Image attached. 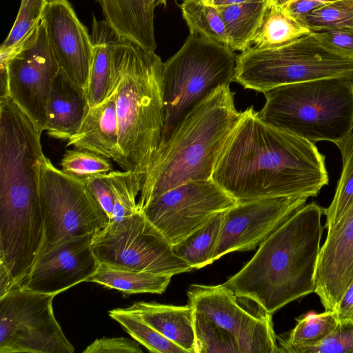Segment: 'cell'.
<instances>
[{
  "instance_id": "17",
  "label": "cell",
  "mask_w": 353,
  "mask_h": 353,
  "mask_svg": "<svg viewBox=\"0 0 353 353\" xmlns=\"http://www.w3.org/2000/svg\"><path fill=\"white\" fill-rule=\"evenodd\" d=\"M315 293L325 310H334L353 281V203L321 247Z\"/></svg>"
},
{
  "instance_id": "31",
  "label": "cell",
  "mask_w": 353,
  "mask_h": 353,
  "mask_svg": "<svg viewBox=\"0 0 353 353\" xmlns=\"http://www.w3.org/2000/svg\"><path fill=\"white\" fill-rule=\"evenodd\" d=\"M108 175L114 195V208L109 223H115L138 210L136 198L141 192L144 179L132 170L111 171Z\"/></svg>"
},
{
  "instance_id": "43",
  "label": "cell",
  "mask_w": 353,
  "mask_h": 353,
  "mask_svg": "<svg viewBox=\"0 0 353 353\" xmlns=\"http://www.w3.org/2000/svg\"><path fill=\"white\" fill-rule=\"evenodd\" d=\"M292 1V0H268V3L270 4L275 5L281 8H284Z\"/></svg>"
},
{
  "instance_id": "37",
  "label": "cell",
  "mask_w": 353,
  "mask_h": 353,
  "mask_svg": "<svg viewBox=\"0 0 353 353\" xmlns=\"http://www.w3.org/2000/svg\"><path fill=\"white\" fill-rule=\"evenodd\" d=\"M82 181L103 209L110 222L114 208V195L108 173L92 175Z\"/></svg>"
},
{
  "instance_id": "26",
  "label": "cell",
  "mask_w": 353,
  "mask_h": 353,
  "mask_svg": "<svg viewBox=\"0 0 353 353\" xmlns=\"http://www.w3.org/2000/svg\"><path fill=\"white\" fill-rule=\"evenodd\" d=\"M225 212L216 213L202 227L172 245L174 252L193 269L213 263Z\"/></svg>"
},
{
  "instance_id": "16",
  "label": "cell",
  "mask_w": 353,
  "mask_h": 353,
  "mask_svg": "<svg viewBox=\"0 0 353 353\" xmlns=\"http://www.w3.org/2000/svg\"><path fill=\"white\" fill-rule=\"evenodd\" d=\"M43 21L61 70L85 90L92 61L91 36L68 0L47 3Z\"/></svg>"
},
{
  "instance_id": "24",
  "label": "cell",
  "mask_w": 353,
  "mask_h": 353,
  "mask_svg": "<svg viewBox=\"0 0 353 353\" xmlns=\"http://www.w3.org/2000/svg\"><path fill=\"white\" fill-rule=\"evenodd\" d=\"M171 277L99 263L97 270L87 282L115 289L127 295L142 293L160 294L165 291Z\"/></svg>"
},
{
  "instance_id": "9",
  "label": "cell",
  "mask_w": 353,
  "mask_h": 353,
  "mask_svg": "<svg viewBox=\"0 0 353 353\" xmlns=\"http://www.w3.org/2000/svg\"><path fill=\"white\" fill-rule=\"evenodd\" d=\"M39 195L43 222L39 253L64 239L96 233L109 223L83 182L56 168L46 156L41 164Z\"/></svg>"
},
{
  "instance_id": "46",
  "label": "cell",
  "mask_w": 353,
  "mask_h": 353,
  "mask_svg": "<svg viewBox=\"0 0 353 353\" xmlns=\"http://www.w3.org/2000/svg\"><path fill=\"white\" fill-rule=\"evenodd\" d=\"M57 1H59V0H46L47 3H51V2Z\"/></svg>"
},
{
  "instance_id": "33",
  "label": "cell",
  "mask_w": 353,
  "mask_h": 353,
  "mask_svg": "<svg viewBox=\"0 0 353 353\" xmlns=\"http://www.w3.org/2000/svg\"><path fill=\"white\" fill-rule=\"evenodd\" d=\"M196 353H240L235 337L228 331L194 311Z\"/></svg>"
},
{
  "instance_id": "2",
  "label": "cell",
  "mask_w": 353,
  "mask_h": 353,
  "mask_svg": "<svg viewBox=\"0 0 353 353\" xmlns=\"http://www.w3.org/2000/svg\"><path fill=\"white\" fill-rule=\"evenodd\" d=\"M324 208L304 205L259 245L252 258L223 284L242 299L273 314L315 293Z\"/></svg>"
},
{
  "instance_id": "8",
  "label": "cell",
  "mask_w": 353,
  "mask_h": 353,
  "mask_svg": "<svg viewBox=\"0 0 353 353\" xmlns=\"http://www.w3.org/2000/svg\"><path fill=\"white\" fill-rule=\"evenodd\" d=\"M92 249L99 263L116 268L170 276L193 270L139 209L96 232Z\"/></svg>"
},
{
  "instance_id": "30",
  "label": "cell",
  "mask_w": 353,
  "mask_h": 353,
  "mask_svg": "<svg viewBox=\"0 0 353 353\" xmlns=\"http://www.w3.org/2000/svg\"><path fill=\"white\" fill-rule=\"evenodd\" d=\"M108 313L110 317L118 322L127 333L150 352L186 353L183 348L163 336L127 308L113 309Z\"/></svg>"
},
{
  "instance_id": "27",
  "label": "cell",
  "mask_w": 353,
  "mask_h": 353,
  "mask_svg": "<svg viewBox=\"0 0 353 353\" xmlns=\"http://www.w3.org/2000/svg\"><path fill=\"white\" fill-rule=\"evenodd\" d=\"M336 323L334 310L308 312L296 319L288 337H279V352L299 353L303 348L316 345L330 334Z\"/></svg>"
},
{
  "instance_id": "12",
  "label": "cell",
  "mask_w": 353,
  "mask_h": 353,
  "mask_svg": "<svg viewBox=\"0 0 353 353\" xmlns=\"http://www.w3.org/2000/svg\"><path fill=\"white\" fill-rule=\"evenodd\" d=\"M0 65L7 68L9 96L44 131L48 99L60 67L43 19L21 46L0 56Z\"/></svg>"
},
{
  "instance_id": "20",
  "label": "cell",
  "mask_w": 353,
  "mask_h": 353,
  "mask_svg": "<svg viewBox=\"0 0 353 353\" xmlns=\"http://www.w3.org/2000/svg\"><path fill=\"white\" fill-rule=\"evenodd\" d=\"M105 21L119 37L154 51V0H96Z\"/></svg>"
},
{
  "instance_id": "35",
  "label": "cell",
  "mask_w": 353,
  "mask_h": 353,
  "mask_svg": "<svg viewBox=\"0 0 353 353\" xmlns=\"http://www.w3.org/2000/svg\"><path fill=\"white\" fill-rule=\"evenodd\" d=\"M61 165L63 172L81 181L92 175L112 171V165L108 159L79 149L66 150Z\"/></svg>"
},
{
  "instance_id": "11",
  "label": "cell",
  "mask_w": 353,
  "mask_h": 353,
  "mask_svg": "<svg viewBox=\"0 0 353 353\" xmlns=\"http://www.w3.org/2000/svg\"><path fill=\"white\" fill-rule=\"evenodd\" d=\"M237 203L211 179L187 181L138 209L174 245Z\"/></svg>"
},
{
  "instance_id": "32",
  "label": "cell",
  "mask_w": 353,
  "mask_h": 353,
  "mask_svg": "<svg viewBox=\"0 0 353 353\" xmlns=\"http://www.w3.org/2000/svg\"><path fill=\"white\" fill-rule=\"evenodd\" d=\"M46 0H21L16 20L0 48V56L17 49L41 23Z\"/></svg>"
},
{
  "instance_id": "22",
  "label": "cell",
  "mask_w": 353,
  "mask_h": 353,
  "mask_svg": "<svg viewBox=\"0 0 353 353\" xmlns=\"http://www.w3.org/2000/svg\"><path fill=\"white\" fill-rule=\"evenodd\" d=\"M91 40L92 61L85 92L90 108L103 102L114 90V48L119 36L105 21L93 17Z\"/></svg>"
},
{
  "instance_id": "19",
  "label": "cell",
  "mask_w": 353,
  "mask_h": 353,
  "mask_svg": "<svg viewBox=\"0 0 353 353\" xmlns=\"http://www.w3.org/2000/svg\"><path fill=\"white\" fill-rule=\"evenodd\" d=\"M90 108L85 90L60 68L48 99L45 130L52 138L68 140L77 132Z\"/></svg>"
},
{
  "instance_id": "7",
  "label": "cell",
  "mask_w": 353,
  "mask_h": 353,
  "mask_svg": "<svg viewBox=\"0 0 353 353\" xmlns=\"http://www.w3.org/2000/svg\"><path fill=\"white\" fill-rule=\"evenodd\" d=\"M234 52L227 45L190 33L182 47L164 62L165 125L160 145L203 99L234 81L237 56Z\"/></svg>"
},
{
  "instance_id": "13",
  "label": "cell",
  "mask_w": 353,
  "mask_h": 353,
  "mask_svg": "<svg viewBox=\"0 0 353 353\" xmlns=\"http://www.w3.org/2000/svg\"><path fill=\"white\" fill-rule=\"evenodd\" d=\"M194 311L230 332L240 353H278L272 314L262 308L251 310L224 284L192 285L187 292Z\"/></svg>"
},
{
  "instance_id": "45",
  "label": "cell",
  "mask_w": 353,
  "mask_h": 353,
  "mask_svg": "<svg viewBox=\"0 0 353 353\" xmlns=\"http://www.w3.org/2000/svg\"><path fill=\"white\" fill-rule=\"evenodd\" d=\"M312 1L319 2L321 4H326V3H330L336 2L338 1H341V0H312Z\"/></svg>"
},
{
  "instance_id": "5",
  "label": "cell",
  "mask_w": 353,
  "mask_h": 353,
  "mask_svg": "<svg viewBox=\"0 0 353 353\" xmlns=\"http://www.w3.org/2000/svg\"><path fill=\"white\" fill-rule=\"evenodd\" d=\"M263 94V121L313 143L336 145L353 130V76L283 85Z\"/></svg>"
},
{
  "instance_id": "14",
  "label": "cell",
  "mask_w": 353,
  "mask_h": 353,
  "mask_svg": "<svg viewBox=\"0 0 353 353\" xmlns=\"http://www.w3.org/2000/svg\"><path fill=\"white\" fill-rule=\"evenodd\" d=\"M305 196H279L238 201L224 212L213 262L234 251L254 250L294 212Z\"/></svg>"
},
{
  "instance_id": "10",
  "label": "cell",
  "mask_w": 353,
  "mask_h": 353,
  "mask_svg": "<svg viewBox=\"0 0 353 353\" xmlns=\"http://www.w3.org/2000/svg\"><path fill=\"white\" fill-rule=\"evenodd\" d=\"M55 294L24 285L0 297V353H72L53 312Z\"/></svg>"
},
{
  "instance_id": "36",
  "label": "cell",
  "mask_w": 353,
  "mask_h": 353,
  "mask_svg": "<svg viewBox=\"0 0 353 353\" xmlns=\"http://www.w3.org/2000/svg\"><path fill=\"white\" fill-rule=\"evenodd\" d=\"M299 353H353V321H337L319 344L303 348Z\"/></svg>"
},
{
  "instance_id": "1",
  "label": "cell",
  "mask_w": 353,
  "mask_h": 353,
  "mask_svg": "<svg viewBox=\"0 0 353 353\" xmlns=\"http://www.w3.org/2000/svg\"><path fill=\"white\" fill-rule=\"evenodd\" d=\"M212 179L237 201L316 196L329 181L314 143L267 123L252 105L241 112Z\"/></svg>"
},
{
  "instance_id": "38",
  "label": "cell",
  "mask_w": 353,
  "mask_h": 353,
  "mask_svg": "<svg viewBox=\"0 0 353 353\" xmlns=\"http://www.w3.org/2000/svg\"><path fill=\"white\" fill-rule=\"evenodd\" d=\"M83 353H141L138 343L125 337H103L96 339Z\"/></svg>"
},
{
  "instance_id": "29",
  "label": "cell",
  "mask_w": 353,
  "mask_h": 353,
  "mask_svg": "<svg viewBox=\"0 0 353 353\" xmlns=\"http://www.w3.org/2000/svg\"><path fill=\"white\" fill-rule=\"evenodd\" d=\"M180 8L190 33L228 46L225 26L216 7L204 0H183Z\"/></svg>"
},
{
  "instance_id": "28",
  "label": "cell",
  "mask_w": 353,
  "mask_h": 353,
  "mask_svg": "<svg viewBox=\"0 0 353 353\" xmlns=\"http://www.w3.org/2000/svg\"><path fill=\"white\" fill-rule=\"evenodd\" d=\"M336 145L341 154L343 168L332 201L324 209L327 232L338 226L353 203V130Z\"/></svg>"
},
{
  "instance_id": "3",
  "label": "cell",
  "mask_w": 353,
  "mask_h": 353,
  "mask_svg": "<svg viewBox=\"0 0 353 353\" xmlns=\"http://www.w3.org/2000/svg\"><path fill=\"white\" fill-rule=\"evenodd\" d=\"M230 85L213 90L159 147L146 174L138 208L190 181L211 179L218 156L239 121Z\"/></svg>"
},
{
  "instance_id": "4",
  "label": "cell",
  "mask_w": 353,
  "mask_h": 353,
  "mask_svg": "<svg viewBox=\"0 0 353 353\" xmlns=\"http://www.w3.org/2000/svg\"><path fill=\"white\" fill-rule=\"evenodd\" d=\"M163 63L154 51L128 39L119 37L115 42L114 92L119 144L128 170L143 179L160 145L165 125Z\"/></svg>"
},
{
  "instance_id": "44",
  "label": "cell",
  "mask_w": 353,
  "mask_h": 353,
  "mask_svg": "<svg viewBox=\"0 0 353 353\" xmlns=\"http://www.w3.org/2000/svg\"><path fill=\"white\" fill-rule=\"evenodd\" d=\"M168 0H154L155 7L159 6H165Z\"/></svg>"
},
{
  "instance_id": "6",
  "label": "cell",
  "mask_w": 353,
  "mask_h": 353,
  "mask_svg": "<svg viewBox=\"0 0 353 353\" xmlns=\"http://www.w3.org/2000/svg\"><path fill=\"white\" fill-rule=\"evenodd\" d=\"M353 76V54L310 32L270 48L250 46L236 57L234 81L264 92L279 85Z\"/></svg>"
},
{
  "instance_id": "34",
  "label": "cell",
  "mask_w": 353,
  "mask_h": 353,
  "mask_svg": "<svg viewBox=\"0 0 353 353\" xmlns=\"http://www.w3.org/2000/svg\"><path fill=\"white\" fill-rule=\"evenodd\" d=\"M303 23L311 32L327 29L353 30V0L323 4L308 13Z\"/></svg>"
},
{
  "instance_id": "23",
  "label": "cell",
  "mask_w": 353,
  "mask_h": 353,
  "mask_svg": "<svg viewBox=\"0 0 353 353\" xmlns=\"http://www.w3.org/2000/svg\"><path fill=\"white\" fill-rule=\"evenodd\" d=\"M267 6L268 0H251L216 7L225 26L228 46L233 51L243 52L252 46Z\"/></svg>"
},
{
  "instance_id": "25",
  "label": "cell",
  "mask_w": 353,
  "mask_h": 353,
  "mask_svg": "<svg viewBox=\"0 0 353 353\" xmlns=\"http://www.w3.org/2000/svg\"><path fill=\"white\" fill-rule=\"evenodd\" d=\"M310 30L275 5L268 6L252 39L256 48H270L288 43L310 33Z\"/></svg>"
},
{
  "instance_id": "18",
  "label": "cell",
  "mask_w": 353,
  "mask_h": 353,
  "mask_svg": "<svg viewBox=\"0 0 353 353\" xmlns=\"http://www.w3.org/2000/svg\"><path fill=\"white\" fill-rule=\"evenodd\" d=\"M70 145L112 159L128 170L119 144L114 90L103 102L90 108L77 132L68 140L66 146Z\"/></svg>"
},
{
  "instance_id": "21",
  "label": "cell",
  "mask_w": 353,
  "mask_h": 353,
  "mask_svg": "<svg viewBox=\"0 0 353 353\" xmlns=\"http://www.w3.org/2000/svg\"><path fill=\"white\" fill-rule=\"evenodd\" d=\"M126 308L186 353H196L194 310L189 304L176 306L139 301Z\"/></svg>"
},
{
  "instance_id": "39",
  "label": "cell",
  "mask_w": 353,
  "mask_h": 353,
  "mask_svg": "<svg viewBox=\"0 0 353 353\" xmlns=\"http://www.w3.org/2000/svg\"><path fill=\"white\" fill-rule=\"evenodd\" d=\"M314 32L334 46L353 54V30L327 29Z\"/></svg>"
},
{
  "instance_id": "15",
  "label": "cell",
  "mask_w": 353,
  "mask_h": 353,
  "mask_svg": "<svg viewBox=\"0 0 353 353\" xmlns=\"http://www.w3.org/2000/svg\"><path fill=\"white\" fill-rule=\"evenodd\" d=\"M94 234L64 239L39 253L23 285L57 295L87 282L99 265L92 249Z\"/></svg>"
},
{
  "instance_id": "41",
  "label": "cell",
  "mask_w": 353,
  "mask_h": 353,
  "mask_svg": "<svg viewBox=\"0 0 353 353\" xmlns=\"http://www.w3.org/2000/svg\"><path fill=\"white\" fill-rule=\"evenodd\" d=\"M334 311L337 321H353V281Z\"/></svg>"
},
{
  "instance_id": "40",
  "label": "cell",
  "mask_w": 353,
  "mask_h": 353,
  "mask_svg": "<svg viewBox=\"0 0 353 353\" xmlns=\"http://www.w3.org/2000/svg\"><path fill=\"white\" fill-rule=\"evenodd\" d=\"M321 5L312 0H293L283 9L290 16L303 23L308 13Z\"/></svg>"
},
{
  "instance_id": "42",
  "label": "cell",
  "mask_w": 353,
  "mask_h": 353,
  "mask_svg": "<svg viewBox=\"0 0 353 353\" xmlns=\"http://www.w3.org/2000/svg\"><path fill=\"white\" fill-rule=\"evenodd\" d=\"M206 3L215 7L242 3L251 0H204Z\"/></svg>"
}]
</instances>
